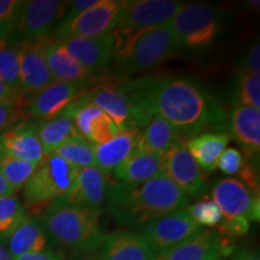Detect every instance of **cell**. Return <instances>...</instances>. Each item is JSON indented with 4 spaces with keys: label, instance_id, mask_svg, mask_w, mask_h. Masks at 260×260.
Listing matches in <instances>:
<instances>
[{
    "label": "cell",
    "instance_id": "obj_4",
    "mask_svg": "<svg viewBox=\"0 0 260 260\" xmlns=\"http://www.w3.org/2000/svg\"><path fill=\"white\" fill-rule=\"evenodd\" d=\"M180 50L207 47L224 29V16L216 6L205 3L183 5L169 22Z\"/></svg>",
    "mask_w": 260,
    "mask_h": 260
},
{
    "label": "cell",
    "instance_id": "obj_29",
    "mask_svg": "<svg viewBox=\"0 0 260 260\" xmlns=\"http://www.w3.org/2000/svg\"><path fill=\"white\" fill-rule=\"evenodd\" d=\"M35 126L46 157L53 154L58 147L69 140L81 136L75 126L74 119L63 113L50 121L39 122Z\"/></svg>",
    "mask_w": 260,
    "mask_h": 260
},
{
    "label": "cell",
    "instance_id": "obj_42",
    "mask_svg": "<svg viewBox=\"0 0 260 260\" xmlns=\"http://www.w3.org/2000/svg\"><path fill=\"white\" fill-rule=\"evenodd\" d=\"M14 260H63L59 254L53 252L52 249H46V251L38 252V253H29L21 256H17Z\"/></svg>",
    "mask_w": 260,
    "mask_h": 260
},
{
    "label": "cell",
    "instance_id": "obj_39",
    "mask_svg": "<svg viewBox=\"0 0 260 260\" xmlns=\"http://www.w3.org/2000/svg\"><path fill=\"white\" fill-rule=\"evenodd\" d=\"M240 69L245 74H259L260 70V45L253 44L240 61Z\"/></svg>",
    "mask_w": 260,
    "mask_h": 260
},
{
    "label": "cell",
    "instance_id": "obj_3",
    "mask_svg": "<svg viewBox=\"0 0 260 260\" xmlns=\"http://www.w3.org/2000/svg\"><path fill=\"white\" fill-rule=\"evenodd\" d=\"M102 214L73 206L59 199L51 203L40 216L48 239L75 252H92L106 239L100 223Z\"/></svg>",
    "mask_w": 260,
    "mask_h": 260
},
{
    "label": "cell",
    "instance_id": "obj_26",
    "mask_svg": "<svg viewBox=\"0 0 260 260\" xmlns=\"http://www.w3.org/2000/svg\"><path fill=\"white\" fill-rule=\"evenodd\" d=\"M232 140L229 133L209 132L197 135L186 142V147L200 169L206 172L216 170L217 161Z\"/></svg>",
    "mask_w": 260,
    "mask_h": 260
},
{
    "label": "cell",
    "instance_id": "obj_23",
    "mask_svg": "<svg viewBox=\"0 0 260 260\" xmlns=\"http://www.w3.org/2000/svg\"><path fill=\"white\" fill-rule=\"evenodd\" d=\"M48 236L40 217L28 214L5 240L12 258L48 249Z\"/></svg>",
    "mask_w": 260,
    "mask_h": 260
},
{
    "label": "cell",
    "instance_id": "obj_19",
    "mask_svg": "<svg viewBox=\"0 0 260 260\" xmlns=\"http://www.w3.org/2000/svg\"><path fill=\"white\" fill-rule=\"evenodd\" d=\"M44 54L54 81L79 84L82 87L95 81V77L89 71L70 56L60 41L46 39L44 42Z\"/></svg>",
    "mask_w": 260,
    "mask_h": 260
},
{
    "label": "cell",
    "instance_id": "obj_28",
    "mask_svg": "<svg viewBox=\"0 0 260 260\" xmlns=\"http://www.w3.org/2000/svg\"><path fill=\"white\" fill-rule=\"evenodd\" d=\"M113 174L122 182L144 183L161 175V155L133 152Z\"/></svg>",
    "mask_w": 260,
    "mask_h": 260
},
{
    "label": "cell",
    "instance_id": "obj_17",
    "mask_svg": "<svg viewBox=\"0 0 260 260\" xmlns=\"http://www.w3.org/2000/svg\"><path fill=\"white\" fill-rule=\"evenodd\" d=\"M154 254L142 233L116 230L106 235L98 260H153Z\"/></svg>",
    "mask_w": 260,
    "mask_h": 260
},
{
    "label": "cell",
    "instance_id": "obj_13",
    "mask_svg": "<svg viewBox=\"0 0 260 260\" xmlns=\"http://www.w3.org/2000/svg\"><path fill=\"white\" fill-rule=\"evenodd\" d=\"M109 187V175L98 167L80 169L73 187L59 200L102 214Z\"/></svg>",
    "mask_w": 260,
    "mask_h": 260
},
{
    "label": "cell",
    "instance_id": "obj_35",
    "mask_svg": "<svg viewBox=\"0 0 260 260\" xmlns=\"http://www.w3.org/2000/svg\"><path fill=\"white\" fill-rule=\"evenodd\" d=\"M188 212L199 226H218L222 222V213L213 200L203 199L188 207Z\"/></svg>",
    "mask_w": 260,
    "mask_h": 260
},
{
    "label": "cell",
    "instance_id": "obj_21",
    "mask_svg": "<svg viewBox=\"0 0 260 260\" xmlns=\"http://www.w3.org/2000/svg\"><path fill=\"white\" fill-rule=\"evenodd\" d=\"M230 136L235 140L246 160L258 157L260 151V111L249 106H233L229 121Z\"/></svg>",
    "mask_w": 260,
    "mask_h": 260
},
{
    "label": "cell",
    "instance_id": "obj_7",
    "mask_svg": "<svg viewBox=\"0 0 260 260\" xmlns=\"http://www.w3.org/2000/svg\"><path fill=\"white\" fill-rule=\"evenodd\" d=\"M123 8V0H100L92 9L87 10L71 21L58 24L53 30L54 40L96 38L111 34L118 28Z\"/></svg>",
    "mask_w": 260,
    "mask_h": 260
},
{
    "label": "cell",
    "instance_id": "obj_30",
    "mask_svg": "<svg viewBox=\"0 0 260 260\" xmlns=\"http://www.w3.org/2000/svg\"><path fill=\"white\" fill-rule=\"evenodd\" d=\"M233 106H249L260 109V74L240 73L230 90Z\"/></svg>",
    "mask_w": 260,
    "mask_h": 260
},
{
    "label": "cell",
    "instance_id": "obj_44",
    "mask_svg": "<svg viewBox=\"0 0 260 260\" xmlns=\"http://www.w3.org/2000/svg\"><path fill=\"white\" fill-rule=\"evenodd\" d=\"M6 195H15V193L9 187V184L6 183L2 172H0V197H6Z\"/></svg>",
    "mask_w": 260,
    "mask_h": 260
},
{
    "label": "cell",
    "instance_id": "obj_25",
    "mask_svg": "<svg viewBox=\"0 0 260 260\" xmlns=\"http://www.w3.org/2000/svg\"><path fill=\"white\" fill-rule=\"evenodd\" d=\"M139 136L138 129H122L109 142L95 146V167L109 175L135 151Z\"/></svg>",
    "mask_w": 260,
    "mask_h": 260
},
{
    "label": "cell",
    "instance_id": "obj_37",
    "mask_svg": "<svg viewBox=\"0 0 260 260\" xmlns=\"http://www.w3.org/2000/svg\"><path fill=\"white\" fill-rule=\"evenodd\" d=\"M246 164V159L243 158V154L239 149L229 147L223 151L220 157L217 161V168L219 169L223 174L229 175H236L242 170L243 165Z\"/></svg>",
    "mask_w": 260,
    "mask_h": 260
},
{
    "label": "cell",
    "instance_id": "obj_41",
    "mask_svg": "<svg viewBox=\"0 0 260 260\" xmlns=\"http://www.w3.org/2000/svg\"><path fill=\"white\" fill-rule=\"evenodd\" d=\"M23 96H21L19 94L15 93L14 90L9 88L6 84L3 82V80L0 79V103L10 104V105L15 106H21Z\"/></svg>",
    "mask_w": 260,
    "mask_h": 260
},
{
    "label": "cell",
    "instance_id": "obj_40",
    "mask_svg": "<svg viewBox=\"0 0 260 260\" xmlns=\"http://www.w3.org/2000/svg\"><path fill=\"white\" fill-rule=\"evenodd\" d=\"M19 115H21V110L18 106L0 103V134L15 125Z\"/></svg>",
    "mask_w": 260,
    "mask_h": 260
},
{
    "label": "cell",
    "instance_id": "obj_36",
    "mask_svg": "<svg viewBox=\"0 0 260 260\" xmlns=\"http://www.w3.org/2000/svg\"><path fill=\"white\" fill-rule=\"evenodd\" d=\"M23 2L0 0V39H8L15 31Z\"/></svg>",
    "mask_w": 260,
    "mask_h": 260
},
{
    "label": "cell",
    "instance_id": "obj_12",
    "mask_svg": "<svg viewBox=\"0 0 260 260\" xmlns=\"http://www.w3.org/2000/svg\"><path fill=\"white\" fill-rule=\"evenodd\" d=\"M203 228L191 218L187 209L175 211L155 219L144 228V236L154 253L165 251L183 242Z\"/></svg>",
    "mask_w": 260,
    "mask_h": 260
},
{
    "label": "cell",
    "instance_id": "obj_47",
    "mask_svg": "<svg viewBox=\"0 0 260 260\" xmlns=\"http://www.w3.org/2000/svg\"><path fill=\"white\" fill-rule=\"evenodd\" d=\"M88 260H98V259H88Z\"/></svg>",
    "mask_w": 260,
    "mask_h": 260
},
{
    "label": "cell",
    "instance_id": "obj_15",
    "mask_svg": "<svg viewBox=\"0 0 260 260\" xmlns=\"http://www.w3.org/2000/svg\"><path fill=\"white\" fill-rule=\"evenodd\" d=\"M71 57L96 79L109 69L113 57V37L111 34L96 38H70L60 40Z\"/></svg>",
    "mask_w": 260,
    "mask_h": 260
},
{
    "label": "cell",
    "instance_id": "obj_27",
    "mask_svg": "<svg viewBox=\"0 0 260 260\" xmlns=\"http://www.w3.org/2000/svg\"><path fill=\"white\" fill-rule=\"evenodd\" d=\"M180 140L183 139L170 123L155 116L145 126V130L140 132L134 152L162 155Z\"/></svg>",
    "mask_w": 260,
    "mask_h": 260
},
{
    "label": "cell",
    "instance_id": "obj_2",
    "mask_svg": "<svg viewBox=\"0 0 260 260\" xmlns=\"http://www.w3.org/2000/svg\"><path fill=\"white\" fill-rule=\"evenodd\" d=\"M189 199L164 175L144 183L117 181L109 187L106 206L118 224L145 228L175 211L187 209Z\"/></svg>",
    "mask_w": 260,
    "mask_h": 260
},
{
    "label": "cell",
    "instance_id": "obj_9",
    "mask_svg": "<svg viewBox=\"0 0 260 260\" xmlns=\"http://www.w3.org/2000/svg\"><path fill=\"white\" fill-rule=\"evenodd\" d=\"M212 200L219 207L222 222L247 219L259 220V195H255L237 178L228 177L217 181L212 189Z\"/></svg>",
    "mask_w": 260,
    "mask_h": 260
},
{
    "label": "cell",
    "instance_id": "obj_14",
    "mask_svg": "<svg viewBox=\"0 0 260 260\" xmlns=\"http://www.w3.org/2000/svg\"><path fill=\"white\" fill-rule=\"evenodd\" d=\"M44 41H22L18 46L21 95H37L54 82L44 54Z\"/></svg>",
    "mask_w": 260,
    "mask_h": 260
},
{
    "label": "cell",
    "instance_id": "obj_1",
    "mask_svg": "<svg viewBox=\"0 0 260 260\" xmlns=\"http://www.w3.org/2000/svg\"><path fill=\"white\" fill-rule=\"evenodd\" d=\"M132 109V126L140 130L155 116L177 130L182 139L225 126V115L216 100L195 81L182 76H146L121 82Z\"/></svg>",
    "mask_w": 260,
    "mask_h": 260
},
{
    "label": "cell",
    "instance_id": "obj_11",
    "mask_svg": "<svg viewBox=\"0 0 260 260\" xmlns=\"http://www.w3.org/2000/svg\"><path fill=\"white\" fill-rule=\"evenodd\" d=\"M183 6L177 0H130L124 2L118 28L152 30L169 23Z\"/></svg>",
    "mask_w": 260,
    "mask_h": 260
},
{
    "label": "cell",
    "instance_id": "obj_24",
    "mask_svg": "<svg viewBox=\"0 0 260 260\" xmlns=\"http://www.w3.org/2000/svg\"><path fill=\"white\" fill-rule=\"evenodd\" d=\"M217 251H219L217 233L203 228L183 242L155 253L153 260H206Z\"/></svg>",
    "mask_w": 260,
    "mask_h": 260
},
{
    "label": "cell",
    "instance_id": "obj_46",
    "mask_svg": "<svg viewBox=\"0 0 260 260\" xmlns=\"http://www.w3.org/2000/svg\"><path fill=\"white\" fill-rule=\"evenodd\" d=\"M206 260H222V255H220L219 251H217V252H214L212 255H210Z\"/></svg>",
    "mask_w": 260,
    "mask_h": 260
},
{
    "label": "cell",
    "instance_id": "obj_43",
    "mask_svg": "<svg viewBox=\"0 0 260 260\" xmlns=\"http://www.w3.org/2000/svg\"><path fill=\"white\" fill-rule=\"evenodd\" d=\"M229 260H260L259 253L249 249H242L234 253V255Z\"/></svg>",
    "mask_w": 260,
    "mask_h": 260
},
{
    "label": "cell",
    "instance_id": "obj_10",
    "mask_svg": "<svg viewBox=\"0 0 260 260\" xmlns=\"http://www.w3.org/2000/svg\"><path fill=\"white\" fill-rule=\"evenodd\" d=\"M65 2L30 0L23 2L15 30L23 41H44L60 21Z\"/></svg>",
    "mask_w": 260,
    "mask_h": 260
},
{
    "label": "cell",
    "instance_id": "obj_5",
    "mask_svg": "<svg viewBox=\"0 0 260 260\" xmlns=\"http://www.w3.org/2000/svg\"><path fill=\"white\" fill-rule=\"evenodd\" d=\"M77 172L79 169L58 155H47L25 183V203L30 207H42L60 199L73 187Z\"/></svg>",
    "mask_w": 260,
    "mask_h": 260
},
{
    "label": "cell",
    "instance_id": "obj_33",
    "mask_svg": "<svg viewBox=\"0 0 260 260\" xmlns=\"http://www.w3.org/2000/svg\"><path fill=\"white\" fill-rule=\"evenodd\" d=\"M0 79L10 89L21 95L18 46L11 44L9 39H0Z\"/></svg>",
    "mask_w": 260,
    "mask_h": 260
},
{
    "label": "cell",
    "instance_id": "obj_6",
    "mask_svg": "<svg viewBox=\"0 0 260 260\" xmlns=\"http://www.w3.org/2000/svg\"><path fill=\"white\" fill-rule=\"evenodd\" d=\"M178 47L169 23L145 32L130 52L129 57L116 63L118 74L133 75L158 67L177 53Z\"/></svg>",
    "mask_w": 260,
    "mask_h": 260
},
{
    "label": "cell",
    "instance_id": "obj_32",
    "mask_svg": "<svg viewBox=\"0 0 260 260\" xmlns=\"http://www.w3.org/2000/svg\"><path fill=\"white\" fill-rule=\"evenodd\" d=\"M39 164L25 161L22 159L0 153V172L14 193H17L37 170Z\"/></svg>",
    "mask_w": 260,
    "mask_h": 260
},
{
    "label": "cell",
    "instance_id": "obj_20",
    "mask_svg": "<svg viewBox=\"0 0 260 260\" xmlns=\"http://www.w3.org/2000/svg\"><path fill=\"white\" fill-rule=\"evenodd\" d=\"M86 96L88 103L105 112L119 130L134 129L132 126L130 103L119 83H100L95 88L87 90Z\"/></svg>",
    "mask_w": 260,
    "mask_h": 260
},
{
    "label": "cell",
    "instance_id": "obj_18",
    "mask_svg": "<svg viewBox=\"0 0 260 260\" xmlns=\"http://www.w3.org/2000/svg\"><path fill=\"white\" fill-rule=\"evenodd\" d=\"M0 153L35 164H40L46 157L37 126L30 122H21L0 134Z\"/></svg>",
    "mask_w": 260,
    "mask_h": 260
},
{
    "label": "cell",
    "instance_id": "obj_38",
    "mask_svg": "<svg viewBox=\"0 0 260 260\" xmlns=\"http://www.w3.org/2000/svg\"><path fill=\"white\" fill-rule=\"evenodd\" d=\"M99 2L100 0H74V2H65L59 23H65V22L71 21V19L77 17L79 15L83 14L87 10L92 9Z\"/></svg>",
    "mask_w": 260,
    "mask_h": 260
},
{
    "label": "cell",
    "instance_id": "obj_22",
    "mask_svg": "<svg viewBox=\"0 0 260 260\" xmlns=\"http://www.w3.org/2000/svg\"><path fill=\"white\" fill-rule=\"evenodd\" d=\"M73 119L80 135L94 146L106 144L119 133L115 122L99 107L90 103L79 107L74 113Z\"/></svg>",
    "mask_w": 260,
    "mask_h": 260
},
{
    "label": "cell",
    "instance_id": "obj_8",
    "mask_svg": "<svg viewBox=\"0 0 260 260\" xmlns=\"http://www.w3.org/2000/svg\"><path fill=\"white\" fill-rule=\"evenodd\" d=\"M161 175L174 182L187 198H199L206 193L207 184L201 169L180 140L161 155Z\"/></svg>",
    "mask_w": 260,
    "mask_h": 260
},
{
    "label": "cell",
    "instance_id": "obj_31",
    "mask_svg": "<svg viewBox=\"0 0 260 260\" xmlns=\"http://www.w3.org/2000/svg\"><path fill=\"white\" fill-rule=\"evenodd\" d=\"M95 146L82 136L69 140L57 148L53 154L58 155L76 169L95 167Z\"/></svg>",
    "mask_w": 260,
    "mask_h": 260
},
{
    "label": "cell",
    "instance_id": "obj_34",
    "mask_svg": "<svg viewBox=\"0 0 260 260\" xmlns=\"http://www.w3.org/2000/svg\"><path fill=\"white\" fill-rule=\"evenodd\" d=\"M27 216L28 211L17 197H0V239L5 241Z\"/></svg>",
    "mask_w": 260,
    "mask_h": 260
},
{
    "label": "cell",
    "instance_id": "obj_45",
    "mask_svg": "<svg viewBox=\"0 0 260 260\" xmlns=\"http://www.w3.org/2000/svg\"><path fill=\"white\" fill-rule=\"evenodd\" d=\"M0 260H14L12 255L10 254L8 246H6V243L3 239H0Z\"/></svg>",
    "mask_w": 260,
    "mask_h": 260
},
{
    "label": "cell",
    "instance_id": "obj_16",
    "mask_svg": "<svg viewBox=\"0 0 260 260\" xmlns=\"http://www.w3.org/2000/svg\"><path fill=\"white\" fill-rule=\"evenodd\" d=\"M86 92L79 84L54 81L40 93L32 96L27 113L39 121H50L64 112V110Z\"/></svg>",
    "mask_w": 260,
    "mask_h": 260
}]
</instances>
